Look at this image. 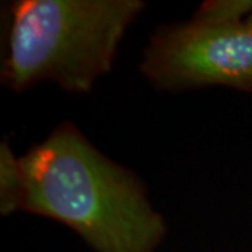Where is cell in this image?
Returning a JSON list of instances; mask_svg holds the SVG:
<instances>
[{
  "label": "cell",
  "instance_id": "obj_1",
  "mask_svg": "<svg viewBox=\"0 0 252 252\" xmlns=\"http://www.w3.org/2000/svg\"><path fill=\"white\" fill-rule=\"evenodd\" d=\"M24 212L72 228L95 252H154L167 227L135 172L109 160L63 122L20 157Z\"/></svg>",
  "mask_w": 252,
  "mask_h": 252
},
{
  "label": "cell",
  "instance_id": "obj_2",
  "mask_svg": "<svg viewBox=\"0 0 252 252\" xmlns=\"http://www.w3.org/2000/svg\"><path fill=\"white\" fill-rule=\"evenodd\" d=\"M140 0H20L10 7L1 83L21 93L52 81L67 93H90L112 69Z\"/></svg>",
  "mask_w": 252,
  "mask_h": 252
},
{
  "label": "cell",
  "instance_id": "obj_3",
  "mask_svg": "<svg viewBox=\"0 0 252 252\" xmlns=\"http://www.w3.org/2000/svg\"><path fill=\"white\" fill-rule=\"evenodd\" d=\"M140 70L156 89L182 91L223 86L252 93V27L195 20L158 28Z\"/></svg>",
  "mask_w": 252,
  "mask_h": 252
},
{
  "label": "cell",
  "instance_id": "obj_4",
  "mask_svg": "<svg viewBox=\"0 0 252 252\" xmlns=\"http://www.w3.org/2000/svg\"><path fill=\"white\" fill-rule=\"evenodd\" d=\"M27 199V181L17 157L7 139L0 143V213L10 216L24 210Z\"/></svg>",
  "mask_w": 252,
  "mask_h": 252
},
{
  "label": "cell",
  "instance_id": "obj_5",
  "mask_svg": "<svg viewBox=\"0 0 252 252\" xmlns=\"http://www.w3.org/2000/svg\"><path fill=\"white\" fill-rule=\"evenodd\" d=\"M252 13V0H209L200 4L192 20L213 26H237Z\"/></svg>",
  "mask_w": 252,
  "mask_h": 252
},
{
  "label": "cell",
  "instance_id": "obj_6",
  "mask_svg": "<svg viewBox=\"0 0 252 252\" xmlns=\"http://www.w3.org/2000/svg\"><path fill=\"white\" fill-rule=\"evenodd\" d=\"M247 24H248L250 27H252V13L248 16V18H247Z\"/></svg>",
  "mask_w": 252,
  "mask_h": 252
}]
</instances>
